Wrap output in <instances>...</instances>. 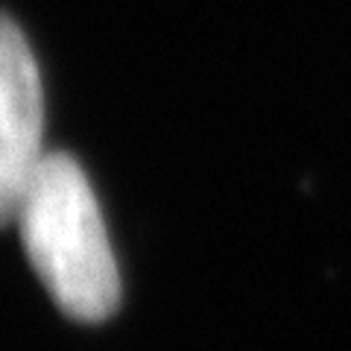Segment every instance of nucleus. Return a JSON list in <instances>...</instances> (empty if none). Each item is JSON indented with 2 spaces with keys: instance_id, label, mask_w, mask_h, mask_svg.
I'll return each mask as SVG.
<instances>
[{
  "instance_id": "2",
  "label": "nucleus",
  "mask_w": 351,
  "mask_h": 351,
  "mask_svg": "<svg viewBox=\"0 0 351 351\" xmlns=\"http://www.w3.org/2000/svg\"><path fill=\"white\" fill-rule=\"evenodd\" d=\"M44 156L38 64L15 21L0 15V228L15 223Z\"/></svg>"
},
{
  "instance_id": "1",
  "label": "nucleus",
  "mask_w": 351,
  "mask_h": 351,
  "mask_svg": "<svg viewBox=\"0 0 351 351\" xmlns=\"http://www.w3.org/2000/svg\"><path fill=\"white\" fill-rule=\"evenodd\" d=\"M15 223L32 269L62 313L80 322H103L117 311V258L91 182L71 156H44Z\"/></svg>"
}]
</instances>
